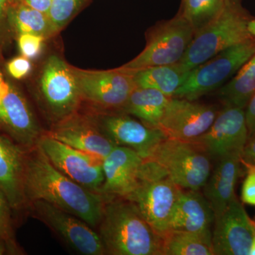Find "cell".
I'll return each mask as SVG.
<instances>
[{"instance_id": "cell-1", "label": "cell", "mask_w": 255, "mask_h": 255, "mask_svg": "<svg viewBox=\"0 0 255 255\" xmlns=\"http://www.w3.org/2000/svg\"><path fill=\"white\" fill-rule=\"evenodd\" d=\"M23 189L27 206L32 201H46L78 216L97 231L105 206L103 196L60 172L37 145L26 149Z\"/></svg>"}, {"instance_id": "cell-2", "label": "cell", "mask_w": 255, "mask_h": 255, "mask_svg": "<svg viewBox=\"0 0 255 255\" xmlns=\"http://www.w3.org/2000/svg\"><path fill=\"white\" fill-rule=\"evenodd\" d=\"M97 231L106 255H160V236L127 199L105 201Z\"/></svg>"}, {"instance_id": "cell-3", "label": "cell", "mask_w": 255, "mask_h": 255, "mask_svg": "<svg viewBox=\"0 0 255 255\" xmlns=\"http://www.w3.org/2000/svg\"><path fill=\"white\" fill-rule=\"evenodd\" d=\"M252 18L243 0H229L217 18L194 34L180 63L191 70L223 50L253 38L248 29Z\"/></svg>"}, {"instance_id": "cell-4", "label": "cell", "mask_w": 255, "mask_h": 255, "mask_svg": "<svg viewBox=\"0 0 255 255\" xmlns=\"http://www.w3.org/2000/svg\"><path fill=\"white\" fill-rule=\"evenodd\" d=\"M183 189L160 166L151 159H145L137 187L127 200L136 206L161 237L169 231V223Z\"/></svg>"}, {"instance_id": "cell-5", "label": "cell", "mask_w": 255, "mask_h": 255, "mask_svg": "<svg viewBox=\"0 0 255 255\" xmlns=\"http://www.w3.org/2000/svg\"><path fill=\"white\" fill-rule=\"evenodd\" d=\"M255 54V38L231 47L192 69L173 97L197 100L221 88Z\"/></svg>"}, {"instance_id": "cell-6", "label": "cell", "mask_w": 255, "mask_h": 255, "mask_svg": "<svg viewBox=\"0 0 255 255\" xmlns=\"http://www.w3.org/2000/svg\"><path fill=\"white\" fill-rule=\"evenodd\" d=\"M36 99L51 126L81 108L73 69L58 55H50L42 68Z\"/></svg>"}, {"instance_id": "cell-7", "label": "cell", "mask_w": 255, "mask_h": 255, "mask_svg": "<svg viewBox=\"0 0 255 255\" xmlns=\"http://www.w3.org/2000/svg\"><path fill=\"white\" fill-rule=\"evenodd\" d=\"M149 159L164 169L184 189L200 190L211 175V159L192 142L167 138L160 142Z\"/></svg>"}, {"instance_id": "cell-8", "label": "cell", "mask_w": 255, "mask_h": 255, "mask_svg": "<svg viewBox=\"0 0 255 255\" xmlns=\"http://www.w3.org/2000/svg\"><path fill=\"white\" fill-rule=\"evenodd\" d=\"M82 104L97 112H121L137 86L130 71L120 68L93 71L72 67Z\"/></svg>"}, {"instance_id": "cell-9", "label": "cell", "mask_w": 255, "mask_h": 255, "mask_svg": "<svg viewBox=\"0 0 255 255\" xmlns=\"http://www.w3.org/2000/svg\"><path fill=\"white\" fill-rule=\"evenodd\" d=\"M194 36L190 23L179 12L172 19L156 25L149 33L144 50L120 68L135 71L149 67L179 63Z\"/></svg>"}, {"instance_id": "cell-10", "label": "cell", "mask_w": 255, "mask_h": 255, "mask_svg": "<svg viewBox=\"0 0 255 255\" xmlns=\"http://www.w3.org/2000/svg\"><path fill=\"white\" fill-rule=\"evenodd\" d=\"M36 145L60 172L88 190L101 194L105 182L103 159L73 148L53 138L46 131Z\"/></svg>"}, {"instance_id": "cell-11", "label": "cell", "mask_w": 255, "mask_h": 255, "mask_svg": "<svg viewBox=\"0 0 255 255\" xmlns=\"http://www.w3.org/2000/svg\"><path fill=\"white\" fill-rule=\"evenodd\" d=\"M27 211L79 254L106 255L99 233L78 216L41 200L30 203Z\"/></svg>"}, {"instance_id": "cell-12", "label": "cell", "mask_w": 255, "mask_h": 255, "mask_svg": "<svg viewBox=\"0 0 255 255\" xmlns=\"http://www.w3.org/2000/svg\"><path fill=\"white\" fill-rule=\"evenodd\" d=\"M87 112L116 145L132 149L144 159L148 158L156 147L168 138L158 128L147 125L123 112Z\"/></svg>"}, {"instance_id": "cell-13", "label": "cell", "mask_w": 255, "mask_h": 255, "mask_svg": "<svg viewBox=\"0 0 255 255\" xmlns=\"http://www.w3.org/2000/svg\"><path fill=\"white\" fill-rule=\"evenodd\" d=\"M249 137L245 109L224 105L204 134L191 141L211 160L234 152H242Z\"/></svg>"}, {"instance_id": "cell-14", "label": "cell", "mask_w": 255, "mask_h": 255, "mask_svg": "<svg viewBox=\"0 0 255 255\" xmlns=\"http://www.w3.org/2000/svg\"><path fill=\"white\" fill-rule=\"evenodd\" d=\"M219 112L215 106L172 97L158 128L168 138L191 142L209 128Z\"/></svg>"}, {"instance_id": "cell-15", "label": "cell", "mask_w": 255, "mask_h": 255, "mask_svg": "<svg viewBox=\"0 0 255 255\" xmlns=\"http://www.w3.org/2000/svg\"><path fill=\"white\" fill-rule=\"evenodd\" d=\"M255 228L237 196L216 218L212 231L214 255H249Z\"/></svg>"}, {"instance_id": "cell-16", "label": "cell", "mask_w": 255, "mask_h": 255, "mask_svg": "<svg viewBox=\"0 0 255 255\" xmlns=\"http://www.w3.org/2000/svg\"><path fill=\"white\" fill-rule=\"evenodd\" d=\"M80 111L53 124L46 132L73 148L105 158L117 145L101 130L91 114Z\"/></svg>"}, {"instance_id": "cell-17", "label": "cell", "mask_w": 255, "mask_h": 255, "mask_svg": "<svg viewBox=\"0 0 255 255\" xmlns=\"http://www.w3.org/2000/svg\"><path fill=\"white\" fill-rule=\"evenodd\" d=\"M0 131L25 149L36 145L44 132L23 92L12 82L7 95L0 103Z\"/></svg>"}, {"instance_id": "cell-18", "label": "cell", "mask_w": 255, "mask_h": 255, "mask_svg": "<svg viewBox=\"0 0 255 255\" xmlns=\"http://www.w3.org/2000/svg\"><path fill=\"white\" fill-rule=\"evenodd\" d=\"M145 159L135 150L116 146L103 159L105 182L101 195L105 201L127 199L137 187Z\"/></svg>"}, {"instance_id": "cell-19", "label": "cell", "mask_w": 255, "mask_h": 255, "mask_svg": "<svg viewBox=\"0 0 255 255\" xmlns=\"http://www.w3.org/2000/svg\"><path fill=\"white\" fill-rule=\"evenodd\" d=\"M26 149L0 131V189L14 213L27 211L23 189Z\"/></svg>"}, {"instance_id": "cell-20", "label": "cell", "mask_w": 255, "mask_h": 255, "mask_svg": "<svg viewBox=\"0 0 255 255\" xmlns=\"http://www.w3.org/2000/svg\"><path fill=\"white\" fill-rule=\"evenodd\" d=\"M214 210L199 190L183 189L169 223V230L189 231L212 240Z\"/></svg>"}, {"instance_id": "cell-21", "label": "cell", "mask_w": 255, "mask_h": 255, "mask_svg": "<svg viewBox=\"0 0 255 255\" xmlns=\"http://www.w3.org/2000/svg\"><path fill=\"white\" fill-rule=\"evenodd\" d=\"M241 153L232 152L216 161V167L203 187L215 219L223 214L236 196L235 188L241 173Z\"/></svg>"}, {"instance_id": "cell-22", "label": "cell", "mask_w": 255, "mask_h": 255, "mask_svg": "<svg viewBox=\"0 0 255 255\" xmlns=\"http://www.w3.org/2000/svg\"><path fill=\"white\" fill-rule=\"evenodd\" d=\"M190 71L179 62L130 72L137 87L155 89L167 97H173L187 80Z\"/></svg>"}, {"instance_id": "cell-23", "label": "cell", "mask_w": 255, "mask_h": 255, "mask_svg": "<svg viewBox=\"0 0 255 255\" xmlns=\"http://www.w3.org/2000/svg\"><path fill=\"white\" fill-rule=\"evenodd\" d=\"M171 98L155 89L137 87L121 112L150 127L158 128Z\"/></svg>"}, {"instance_id": "cell-24", "label": "cell", "mask_w": 255, "mask_h": 255, "mask_svg": "<svg viewBox=\"0 0 255 255\" xmlns=\"http://www.w3.org/2000/svg\"><path fill=\"white\" fill-rule=\"evenodd\" d=\"M255 94V54L220 88L218 95L224 105L246 110Z\"/></svg>"}, {"instance_id": "cell-25", "label": "cell", "mask_w": 255, "mask_h": 255, "mask_svg": "<svg viewBox=\"0 0 255 255\" xmlns=\"http://www.w3.org/2000/svg\"><path fill=\"white\" fill-rule=\"evenodd\" d=\"M160 255H214L212 240L189 231L169 230L161 236Z\"/></svg>"}, {"instance_id": "cell-26", "label": "cell", "mask_w": 255, "mask_h": 255, "mask_svg": "<svg viewBox=\"0 0 255 255\" xmlns=\"http://www.w3.org/2000/svg\"><path fill=\"white\" fill-rule=\"evenodd\" d=\"M8 23L14 38L20 33H34L46 38L55 34L48 14L20 3L10 4Z\"/></svg>"}, {"instance_id": "cell-27", "label": "cell", "mask_w": 255, "mask_h": 255, "mask_svg": "<svg viewBox=\"0 0 255 255\" xmlns=\"http://www.w3.org/2000/svg\"><path fill=\"white\" fill-rule=\"evenodd\" d=\"M229 0H182L180 13L190 23L194 34L217 18Z\"/></svg>"}, {"instance_id": "cell-28", "label": "cell", "mask_w": 255, "mask_h": 255, "mask_svg": "<svg viewBox=\"0 0 255 255\" xmlns=\"http://www.w3.org/2000/svg\"><path fill=\"white\" fill-rule=\"evenodd\" d=\"M14 214L7 198L0 189V238L7 243L12 255H22L15 238Z\"/></svg>"}, {"instance_id": "cell-29", "label": "cell", "mask_w": 255, "mask_h": 255, "mask_svg": "<svg viewBox=\"0 0 255 255\" xmlns=\"http://www.w3.org/2000/svg\"><path fill=\"white\" fill-rule=\"evenodd\" d=\"M80 0H53L48 13L55 34L68 23L78 9Z\"/></svg>"}, {"instance_id": "cell-30", "label": "cell", "mask_w": 255, "mask_h": 255, "mask_svg": "<svg viewBox=\"0 0 255 255\" xmlns=\"http://www.w3.org/2000/svg\"><path fill=\"white\" fill-rule=\"evenodd\" d=\"M15 38L21 55L28 59L33 60L41 54L46 38L34 33H20Z\"/></svg>"}, {"instance_id": "cell-31", "label": "cell", "mask_w": 255, "mask_h": 255, "mask_svg": "<svg viewBox=\"0 0 255 255\" xmlns=\"http://www.w3.org/2000/svg\"><path fill=\"white\" fill-rule=\"evenodd\" d=\"M5 72L16 80H21L27 78L32 70L31 60L23 55L14 57L5 64Z\"/></svg>"}, {"instance_id": "cell-32", "label": "cell", "mask_w": 255, "mask_h": 255, "mask_svg": "<svg viewBox=\"0 0 255 255\" xmlns=\"http://www.w3.org/2000/svg\"><path fill=\"white\" fill-rule=\"evenodd\" d=\"M11 0H0V52L14 38L8 23V11Z\"/></svg>"}, {"instance_id": "cell-33", "label": "cell", "mask_w": 255, "mask_h": 255, "mask_svg": "<svg viewBox=\"0 0 255 255\" xmlns=\"http://www.w3.org/2000/svg\"><path fill=\"white\" fill-rule=\"evenodd\" d=\"M247 175L242 187L241 199L244 204L255 206V167L246 166Z\"/></svg>"}, {"instance_id": "cell-34", "label": "cell", "mask_w": 255, "mask_h": 255, "mask_svg": "<svg viewBox=\"0 0 255 255\" xmlns=\"http://www.w3.org/2000/svg\"><path fill=\"white\" fill-rule=\"evenodd\" d=\"M242 165L255 167V133L250 135L241 153Z\"/></svg>"}, {"instance_id": "cell-35", "label": "cell", "mask_w": 255, "mask_h": 255, "mask_svg": "<svg viewBox=\"0 0 255 255\" xmlns=\"http://www.w3.org/2000/svg\"><path fill=\"white\" fill-rule=\"evenodd\" d=\"M53 0H18L17 2L48 14Z\"/></svg>"}, {"instance_id": "cell-36", "label": "cell", "mask_w": 255, "mask_h": 255, "mask_svg": "<svg viewBox=\"0 0 255 255\" xmlns=\"http://www.w3.org/2000/svg\"><path fill=\"white\" fill-rule=\"evenodd\" d=\"M247 125L250 135L255 133V94L247 106L246 110Z\"/></svg>"}, {"instance_id": "cell-37", "label": "cell", "mask_w": 255, "mask_h": 255, "mask_svg": "<svg viewBox=\"0 0 255 255\" xmlns=\"http://www.w3.org/2000/svg\"><path fill=\"white\" fill-rule=\"evenodd\" d=\"M0 52V103L7 95L11 86V80L5 75V69L3 66L2 57Z\"/></svg>"}, {"instance_id": "cell-38", "label": "cell", "mask_w": 255, "mask_h": 255, "mask_svg": "<svg viewBox=\"0 0 255 255\" xmlns=\"http://www.w3.org/2000/svg\"><path fill=\"white\" fill-rule=\"evenodd\" d=\"M248 29H249L250 33L252 36L255 38V18H253L248 24Z\"/></svg>"}, {"instance_id": "cell-39", "label": "cell", "mask_w": 255, "mask_h": 255, "mask_svg": "<svg viewBox=\"0 0 255 255\" xmlns=\"http://www.w3.org/2000/svg\"><path fill=\"white\" fill-rule=\"evenodd\" d=\"M249 255H255V231L254 236H253V241H252L251 251H250Z\"/></svg>"}, {"instance_id": "cell-40", "label": "cell", "mask_w": 255, "mask_h": 255, "mask_svg": "<svg viewBox=\"0 0 255 255\" xmlns=\"http://www.w3.org/2000/svg\"><path fill=\"white\" fill-rule=\"evenodd\" d=\"M18 0H11V4H14V3L17 2Z\"/></svg>"}, {"instance_id": "cell-41", "label": "cell", "mask_w": 255, "mask_h": 255, "mask_svg": "<svg viewBox=\"0 0 255 255\" xmlns=\"http://www.w3.org/2000/svg\"><path fill=\"white\" fill-rule=\"evenodd\" d=\"M253 221V224H254V226L255 228V221Z\"/></svg>"}]
</instances>
